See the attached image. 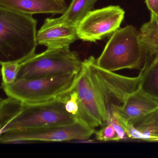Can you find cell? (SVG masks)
Returning a JSON list of instances; mask_svg holds the SVG:
<instances>
[{
  "label": "cell",
  "mask_w": 158,
  "mask_h": 158,
  "mask_svg": "<svg viewBox=\"0 0 158 158\" xmlns=\"http://www.w3.org/2000/svg\"><path fill=\"white\" fill-rule=\"evenodd\" d=\"M37 25L33 15L0 7V62L19 60L35 54Z\"/></svg>",
  "instance_id": "6da1fadb"
},
{
  "label": "cell",
  "mask_w": 158,
  "mask_h": 158,
  "mask_svg": "<svg viewBox=\"0 0 158 158\" xmlns=\"http://www.w3.org/2000/svg\"><path fill=\"white\" fill-rule=\"evenodd\" d=\"M98 0H72L70 5L61 17L68 23L77 26L92 10Z\"/></svg>",
  "instance_id": "5bb4252c"
},
{
  "label": "cell",
  "mask_w": 158,
  "mask_h": 158,
  "mask_svg": "<svg viewBox=\"0 0 158 158\" xmlns=\"http://www.w3.org/2000/svg\"><path fill=\"white\" fill-rule=\"evenodd\" d=\"M0 7L26 14H63L68 6L64 0H0Z\"/></svg>",
  "instance_id": "30bf717a"
},
{
  "label": "cell",
  "mask_w": 158,
  "mask_h": 158,
  "mask_svg": "<svg viewBox=\"0 0 158 158\" xmlns=\"http://www.w3.org/2000/svg\"><path fill=\"white\" fill-rule=\"evenodd\" d=\"M75 122H77L75 118L66 111L64 104L58 97L44 103L32 104L23 103L17 114L0 128V134L13 130L68 124Z\"/></svg>",
  "instance_id": "5b68a950"
},
{
  "label": "cell",
  "mask_w": 158,
  "mask_h": 158,
  "mask_svg": "<svg viewBox=\"0 0 158 158\" xmlns=\"http://www.w3.org/2000/svg\"><path fill=\"white\" fill-rule=\"evenodd\" d=\"M23 104L22 102L11 97L1 99L0 102V128L17 114Z\"/></svg>",
  "instance_id": "9a60e30c"
},
{
  "label": "cell",
  "mask_w": 158,
  "mask_h": 158,
  "mask_svg": "<svg viewBox=\"0 0 158 158\" xmlns=\"http://www.w3.org/2000/svg\"><path fill=\"white\" fill-rule=\"evenodd\" d=\"M95 129L75 122L72 124L48 126L24 130H13L0 134L2 143L19 141H67L88 139Z\"/></svg>",
  "instance_id": "8992f818"
},
{
  "label": "cell",
  "mask_w": 158,
  "mask_h": 158,
  "mask_svg": "<svg viewBox=\"0 0 158 158\" xmlns=\"http://www.w3.org/2000/svg\"><path fill=\"white\" fill-rule=\"evenodd\" d=\"M95 135L98 140L101 141H120L121 140L116 130L110 124H106L102 128L95 131Z\"/></svg>",
  "instance_id": "e0dca14e"
},
{
  "label": "cell",
  "mask_w": 158,
  "mask_h": 158,
  "mask_svg": "<svg viewBox=\"0 0 158 158\" xmlns=\"http://www.w3.org/2000/svg\"><path fill=\"white\" fill-rule=\"evenodd\" d=\"M139 40L149 53L158 52V20L151 14L148 22L142 25L139 32Z\"/></svg>",
  "instance_id": "4fadbf2b"
},
{
  "label": "cell",
  "mask_w": 158,
  "mask_h": 158,
  "mask_svg": "<svg viewBox=\"0 0 158 158\" xmlns=\"http://www.w3.org/2000/svg\"><path fill=\"white\" fill-rule=\"evenodd\" d=\"M145 2L151 14L158 20V0H145Z\"/></svg>",
  "instance_id": "ac0fdd59"
},
{
  "label": "cell",
  "mask_w": 158,
  "mask_h": 158,
  "mask_svg": "<svg viewBox=\"0 0 158 158\" xmlns=\"http://www.w3.org/2000/svg\"><path fill=\"white\" fill-rule=\"evenodd\" d=\"M82 64L78 53L71 50L70 47L47 48L27 60L21 68L18 78L77 74Z\"/></svg>",
  "instance_id": "277c9868"
},
{
  "label": "cell",
  "mask_w": 158,
  "mask_h": 158,
  "mask_svg": "<svg viewBox=\"0 0 158 158\" xmlns=\"http://www.w3.org/2000/svg\"><path fill=\"white\" fill-rule=\"evenodd\" d=\"M139 74L140 89L158 102V52L148 54Z\"/></svg>",
  "instance_id": "8fae6325"
},
{
  "label": "cell",
  "mask_w": 158,
  "mask_h": 158,
  "mask_svg": "<svg viewBox=\"0 0 158 158\" xmlns=\"http://www.w3.org/2000/svg\"><path fill=\"white\" fill-rule=\"evenodd\" d=\"M157 135H158V108L130 124L127 133L128 138L147 141Z\"/></svg>",
  "instance_id": "7c38bea8"
},
{
  "label": "cell",
  "mask_w": 158,
  "mask_h": 158,
  "mask_svg": "<svg viewBox=\"0 0 158 158\" xmlns=\"http://www.w3.org/2000/svg\"><path fill=\"white\" fill-rule=\"evenodd\" d=\"M30 57L19 60L1 62L2 85H10L14 83L18 78L21 68Z\"/></svg>",
  "instance_id": "2e32d148"
},
{
  "label": "cell",
  "mask_w": 158,
  "mask_h": 158,
  "mask_svg": "<svg viewBox=\"0 0 158 158\" xmlns=\"http://www.w3.org/2000/svg\"><path fill=\"white\" fill-rule=\"evenodd\" d=\"M148 54L140 42L136 28L127 25L111 35L96 62L99 67L110 72L139 69L145 63Z\"/></svg>",
  "instance_id": "7a4b0ae2"
},
{
  "label": "cell",
  "mask_w": 158,
  "mask_h": 158,
  "mask_svg": "<svg viewBox=\"0 0 158 158\" xmlns=\"http://www.w3.org/2000/svg\"><path fill=\"white\" fill-rule=\"evenodd\" d=\"M78 39L77 26L68 23L61 16L47 18L37 35L38 45L49 49L70 47Z\"/></svg>",
  "instance_id": "9c48e42d"
},
{
  "label": "cell",
  "mask_w": 158,
  "mask_h": 158,
  "mask_svg": "<svg viewBox=\"0 0 158 158\" xmlns=\"http://www.w3.org/2000/svg\"><path fill=\"white\" fill-rule=\"evenodd\" d=\"M78 96L79 113L77 122L95 129L105 123V117L87 59L83 61L82 68L72 86Z\"/></svg>",
  "instance_id": "52a82bcc"
},
{
  "label": "cell",
  "mask_w": 158,
  "mask_h": 158,
  "mask_svg": "<svg viewBox=\"0 0 158 158\" xmlns=\"http://www.w3.org/2000/svg\"><path fill=\"white\" fill-rule=\"evenodd\" d=\"M77 74L33 78H17L10 85H2L8 97L25 104L50 101L67 91L73 85Z\"/></svg>",
  "instance_id": "3957f363"
},
{
  "label": "cell",
  "mask_w": 158,
  "mask_h": 158,
  "mask_svg": "<svg viewBox=\"0 0 158 158\" xmlns=\"http://www.w3.org/2000/svg\"><path fill=\"white\" fill-rule=\"evenodd\" d=\"M150 142H158V135L155 136L150 139Z\"/></svg>",
  "instance_id": "d6986e66"
},
{
  "label": "cell",
  "mask_w": 158,
  "mask_h": 158,
  "mask_svg": "<svg viewBox=\"0 0 158 158\" xmlns=\"http://www.w3.org/2000/svg\"><path fill=\"white\" fill-rule=\"evenodd\" d=\"M125 11L119 6L90 11L77 26L78 39L95 42L111 35L120 28Z\"/></svg>",
  "instance_id": "ba28073f"
}]
</instances>
